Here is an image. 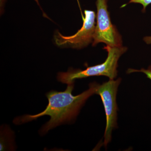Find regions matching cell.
<instances>
[{
    "label": "cell",
    "mask_w": 151,
    "mask_h": 151,
    "mask_svg": "<svg viewBox=\"0 0 151 151\" xmlns=\"http://www.w3.org/2000/svg\"><path fill=\"white\" fill-rule=\"evenodd\" d=\"M98 84L90 83L89 89L78 95H73L72 92L74 83L68 84L63 92L50 91L47 93L48 105L44 111L35 115H26L14 120L16 124L27 123L44 116H49L50 119L40 130V133L45 134L49 130L60 124L71 122L76 118L81 107L89 97L96 93Z\"/></svg>",
    "instance_id": "6da1fadb"
},
{
    "label": "cell",
    "mask_w": 151,
    "mask_h": 151,
    "mask_svg": "<svg viewBox=\"0 0 151 151\" xmlns=\"http://www.w3.org/2000/svg\"><path fill=\"white\" fill-rule=\"evenodd\" d=\"M108 52V57L101 64L90 66L85 70L70 68L67 72H59L58 74V81L63 84H73L75 80L94 76H105L110 79H114L118 74V61L122 55L127 51L126 47L111 46L104 47Z\"/></svg>",
    "instance_id": "7a4b0ae2"
},
{
    "label": "cell",
    "mask_w": 151,
    "mask_h": 151,
    "mask_svg": "<svg viewBox=\"0 0 151 151\" xmlns=\"http://www.w3.org/2000/svg\"><path fill=\"white\" fill-rule=\"evenodd\" d=\"M122 81L121 78L116 80L110 79L100 85L98 84L95 94L100 95L103 102L105 116L106 125L104 134V146L107 147L112 139L113 130L117 126V111L118 110L116 97L118 87Z\"/></svg>",
    "instance_id": "3957f363"
},
{
    "label": "cell",
    "mask_w": 151,
    "mask_h": 151,
    "mask_svg": "<svg viewBox=\"0 0 151 151\" xmlns=\"http://www.w3.org/2000/svg\"><path fill=\"white\" fill-rule=\"evenodd\" d=\"M97 23L92 45L104 43L111 46H122V37L111 22L108 0H96Z\"/></svg>",
    "instance_id": "277c9868"
},
{
    "label": "cell",
    "mask_w": 151,
    "mask_h": 151,
    "mask_svg": "<svg viewBox=\"0 0 151 151\" xmlns=\"http://www.w3.org/2000/svg\"><path fill=\"white\" fill-rule=\"evenodd\" d=\"M84 14L82 27L74 35L66 36L62 35L59 32H56L54 40L57 45L81 49L93 42L96 29L95 13L94 11L85 10Z\"/></svg>",
    "instance_id": "5b68a950"
},
{
    "label": "cell",
    "mask_w": 151,
    "mask_h": 151,
    "mask_svg": "<svg viewBox=\"0 0 151 151\" xmlns=\"http://www.w3.org/2000/svg\"><path fill=\"white\" fill-rule=\"evenodd\" d=\"M134 72H142L144 73L147 76V77L151 80V65H150L147 69L142 68L140 70H137L133 68H129L127 71V73H131Z\"/></svg>",
    "instance_id": "8992f818"
},
{
    "label": "cell",
    "mask_w": 151,
    "mask_h": 151,
    "mask_svg": "<svg viewBox=\"0 0 151 151\" xmlns=\"http://www.w3.org/2000/svg\"><path fill=\"white\" fill-rule=\"evenodd\" d=\"M134 3V4H139L142 5L143 6V12H145L146 11L147 7L149 5L151 4V0H130L129 4Z\"/></svg>",
    "instance_id": "52a82bcc"
}]
</instances>
